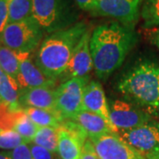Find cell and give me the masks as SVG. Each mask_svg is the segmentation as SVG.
Wrapping results in <instances>:
<instances>
[{
	"mask_svg": "<svg viewBox=\"0 0 159 159\" xmlns=\"http://www.w3.org/2000/svg\"><path fill=\"white\" fill-rule=\"evenodd\" d=\"M138 42L134 26L117 20L97 26L91 33L90 51L97 77L106 80L123 64Z\"/></svg>",
	"mask_w": 159,
	"mask_h": 159,
	"instance_id": "1",
	"label": "cell"
},
{
	"mask_svg": "<svg viewBox=\"0 0 159 159\" xmlns=\"http://www.w3.org/2000/svg\"><path fill=\"white\" fill-rule=\"evenodd\" d=\"M88 29L85 21H79L68 29L48 34L34 55L37 67L49 79L57 81L66 71L76 46Z\"/></svg>",
	"mask_w": 159,
	"mask_h": 159,
	"instance_id": "2",
	"label": "cell"
},
{
	"mask_svg": "<svg viewBox=\"0 0 159 159\" xmlns=\"http://www.w3.org/2000/svg\"><path fill=\"white\" fill-rule=\"evenodd\" d=\"M118 89L131 103L151 116L159 115V64L145 60L125 73Z\"/></svg>",
	"mask_w": 159,
	"mask_h": 159,
	"instance_id": "3",
	"label": "cell"
},
{
	"mask_svg": "<svg viewBox=\"0 0 159 159\" xmlns=\"http://www.w3.org/2000/svg\"><path fill=\"white\" fill-rule=\"evenodd\" d=\"M80 10L75 0H33L32 17L51 34L79 22Z\"/></svg>",
	"mask_w": 159,
	"mask_h": 159,
	"instance_id": "4",
	"label": "cell"
},
{
	"mask_svg": "<svg viewBox=\"0 0 159 159\" xmlns=\"http://www.w3.org/2000/svg\"><path fill=\"white\" fill-rule=\"evenodd\" d=\"M44 31L34 18L6 25L0 35V43L21 54H31L43 40Z\"/></svg>",
	"mask_w": 159,
	"mask_h": 159,
	"instance_id": "5",
	"label": "cell"
},
{
	"mask_svg": "<svg viewBox=\"0 0 159 159\" xmlns=\"http://www.w3.org/2000/svg\"><path fill=\"white\" fill-rule=\"evenodd\" d=\"M89 77L63 81L56 89V108L64 119H70L83 111V96Z\"/></svg>",
	"mask_w": 159,
	"mask_h": 159,
	"instance_id": "6",
	"label": "cell"
},
{
	"mask_svg": "<svg viewBox=\"0 0 159 159\" xmlns=\"http://www.w3.org/2000/svg\"><path fill=\"white\" fill-rule=\"evenodd\" d=\"M145 0H95L93 15L112 18L125 25L135 26Z\"/></svg>",
	"mask_w": 159,
	"mask_h": 159,
	"instance_id": "7",
	"label": "cell"
},
{
	"mask_svg": "<svg viewBox=\"0 0 159 159\" xmlns=\"http://www.w3.org/2000/svg\"><path fill=\"white\" fill-rule=\"evenodd\" d=\"M118 134L145 157L159 151V123L155 120L130 130L120 131Z\"/></svg>",
	"mask_w": 159,
	"mask_h": 159,
	"instance_id": "8",
	"label": "cell"
},
{
	"mask_svg": "<svg viewBox=\"0 0 159 159\" xmlns=\"http://www.w3.org/2000/svg\"><path fill=\"white\" fill-rule=\"evenodd\" d=\"M90 140L100 159H147L119 136L111 133Z\"/></svg>",
	"mask_w": 159,
	"mask_h": 159,
	"instance_id": "9",
	"label": "cell"
},
{
	"mask_svg": "<svg viewBox=\"0 0 159 159\" xmlns=\"http://www.w3.org/2000/svg\"><path fill=\"white\" fill-rule=\"evenodd\" d=\"M109 109L111 121L119 132L130 130L152 120L151 115L122 100L111 101Z\"/></svg>",
	"mask_w": 159,
	"mask_h": 159,
	"instance_id": "10",
	"label": "cell"
},
{
	"mask_svg": "<svg viewBox=\"0 0 159 159\" xmlns=\"http://www.w3.org/2000/svg\"><path fill=\"white\" fill-rule=\"evenodd\" d=\"M90 37L91 31L88 29L76 46L68 67L61 78L67 80L74 78L89 77V74L94 68L90 51Z\"/></svg>",
	"mask_w": 159,
	"mask_h": 159,
	"instance_id": "11",
	"label": "cell"
},
{
	"mask_svg": "<svg viewBox=\"0 0 159 159\" xmlns=\"http://www.w3.org/2000/svg\"><path fill=\"white\" fill-rule=\"evenodd\" d=\"M17 84L21 90L33 88H54L57 81L49 79L37 67L31 58V54H23L20 63Z\"/></svg>",
	"mask_w": 159,
	"mask_h": 159,
	"instance_id": "12",
	"label": "cell"
},
{
	"mask_svg": "<svg viewBox=\"0 0 159 159\" xmlns=\"http://www.w3.org/2000/svg\"><path fill=\"white\" fill-rule=\"evenodd\" d=\"M21 108H37L57 111L56 89L54 88H33L20 90Z\"/></svg>",
	"mask_w": 159,
	"mask_h": 159,
	"instance_id": "13",
	"label": "cell"
},
{
	"mask_svg": "<svg viewBox=\"0 0 159 159\" xmlns=\"http://www.w3.org/2000/svg\"><path fill=\"white\" fill-rule=\"evenodd\" d=\"M83 111H89L101 116L110 125L116 128L111 121L109 103L104 90L98 81L91 80L86 87L83 96Z\"/></svg>",
	"mask_w": 159,
	"mask_h": 159,
	"instance_id": "14",
	"label": "cell"
},
{
	"mask_svg": "<svg viewBox=\"0 0 159 159\" xmlns=\"http://www.w3.org/2000/svg\"><path fill=\"white\" fill-rule=\"evenodd\" d=\"M70 120H73L85 131L89 138L97 137L111 133L118 134L116 128L109 124L102 117L89 111H81L75 114Z\"/></svg>",
	"mask_w": 159,
	"mask_h": 159,
	"instance_id": "15",
	"label": "cell"
},
{
	"mask_svg": "<svg viewBox=\"0 0 159 159\" xmlns=\"http://www.w3.org/2000/svg\"><path fill=\"white\" fill-rule=\"evenodd\" d=\"M87 141V140H86ZM86 141L67 129L58 128L57 153L61 159H80Z\"/></svg>",
	"mask_w": 159,
	"mask_h": 159,
	"instance_id": "16",
	"label": "cell"
},
{
	"mask_svg": "<svg viewBox=\"0 0 159 159\" xmlns=\"http://www.w3.org/2000/svg\"><path fill=\"white\" fill-rule=\"evenodd\" d=\"M0 102L14 112L23 110L20 102V89L18 84L2 71L0 72Z\"/></svg>",
	"mask_w": 159,
	"mask_h": 159,
	"instance_id": "17",
	"label": "cell"
},
{
	"mask_svg": "<svg viewBox=\"0 0 159 159\" xmlns=\"http://www.w3.org/2000/svg\"><path fill=\"white\" fill-rule=\"evenodd\" d=\"M24 111L29 118L38 127H54L59 128L62 122L65 120L61 115L56 111H49L37 108L24 109Z\"/></svg>",
	"mask_w": 159,
	"mask_h": 159,
	"instance_id": "18",
	"label": "cell"
},
{
	"mask_svg": "<svg viewBox=\"0 0 159 159\" xmlns=\"http://www.w3.org/2000/svg\"><path fill=\"white\" fill-rule=\"evenodd\" d=\"M22 55L0 43V68L16 83Z\"/></svg>",
	"mask_w": 159,
	"mask_h": 159,
	"instance_id": "19",
	"label": "cell"
},
{
	"mask_svg": "<svg viewBox=\"0 0 159 159\" xmlns=\"http://www.w3.org/2000/svg\"><path fill=\"white\" fill-rule=\"evenodd\" d=\"M11 129L16 131L24 139L26 143H30L33 142L39 127L29 119L24 110H20L14 111L13 113V122Z\"/></svg>",
	"mask_w": 159,
	"mask_h": 159,
	"instance_id": "20",
	"label": "cell"
},
{
	"mask_svg": "<svg viewBox=\"0 0 159 159\" xmlns=\"http://www.w3.org/2000/svg\"><path fill=\"white\" fill-rule=\"evenodd\" d=\"M32 142L50 151L57 153L58 129L49 126L39 127Z\"/></svg>",
	"mask_w": 159,
	"mask_h": 159,
	"instance_id": "21",
	"label": "cell"
},
{
	"mask_svg": "<svg viewBox=\"0 0 159 159\" xmlns=\"http://www.w3.org/2000/svg\"><path fill=\"white\" fill-rule=\"evenodd\" d=\"M33 0H10L9 23L19 22L32 16Z\"/></svg>",
	"mask_w": 159,
	"mask_h": 159,
	"instance_id": "22",
	"label": "cell"
},
{
	"mask_svg": "<svg viewBox=\"0 0 159 159\" xmlns=\"http://www.w3.org/2000/svg\"><path fill=\"white\" fill-rule=\"evenodd\" d=\"M141 16L143 20L144 29L159 27V0H145L142 5Z\"/></svg>",
	"mask_w": 159,
	"mask_h": 159,
	"instance_id": "23",
	"label": "cell"
},
{
	"mask_svg": "<svg viewBox=\"0 0 159 159\" xmlns=\"http://www.w3.org/2000/svg\"><path fill=\"white\" fill-rule=\"evenodd\" d=\"M24 143L26 142L16 131L0 128V149L11 151Z\"/></svg>",
	"mask_w": 159,
	"mask_h": 159,
	"instance_id": "24",
	"label": "cell"
},
{
	"mask_svg": "<svg viewBox=\"0 0 159 159\" xmlns=\"http://www.w3.org/2000/svg\"><path fill=\"white\" fill-rule=\"evenodd\" d=\"M28 145L34 159H61L58 153L50 151L46 148L34 144L33 142L28 143Z\"/></svg>",
	"mask_w": 159,
	"mask_h": 159,
	"instance_id": "25",
	"label": "cell"
},
{
	"mask_svg": "<svg viewBox=\"0 0 159 159\" xmlns=\"http://www.w3.org/2000/svg\"><path fill=\"white\" fill-rule=\"evenodd\" d=\"M13 113L8 107L0 102V128L11 129L13 122Z\"/></svg>",
	"mask_w": 159,
	"mask_h": 159,
	"instance_id": "26",
	"label": "cell"
},
{
	"mask_svg": "<svg viewBox=\"0 0 159 159\" xmlns=\"http://www.w3.org/2000/svg\"><path fill=\"white\" fill-rule=\"evenodd\" d=\"M9 152L11 159H34L28 143H24Z\"/></svg>",
	"mask_w": 159,
	"mask_h": 159,
	"instance_id": "27",
	"label": "cell"
},
{
	"mask_svg": "<svg viewBox=\"0 0 159 159\" xmlns=\"http://www.w3.org/2000/svg\"><path fill=\"white\" fill-rule=\"evenodd\" d=\"M10 0H0V35L8 24Z\"/></svg>",
	"mask_w": 159,
	"mask_h": 159,
	"instance_id": "28",
	"label": "cell"
},
{
	"mask_svg": "<svg viewBox=\"0 0 159 159\" xmlns=\"http://www.w3.org/2000/svg\"><path fill=\"white\" fill-rule=\"evenodd\" d=\"M80 159H99L97 151L94 148V145L89 138L83 145L82 153Z\"/></svg>",
	"mask_w": 159,
	"mask_h": 159,
	"instance_id": "29",
	"label": "cell"
},
{
	"mask_svg": "<svg viewBox=\"0 0 159 159\" xmlns=\"http://www.w3.org/2000/svg\"><path fill=\"white\" fill-rule=\"evenodd\" d=\"M146 36L153 45L159 49V27L146 29Z\"/></svg>",
	"mask_w": 159,
	"mask_h": 159,
	"instance_id": "30",
	"label": "cell"
},
{
	"mask_svg": "<svg viewBox=\"0 0 159 159\" xmlns=\"http://www.w3.org/2000/svg\"><path fill=\"white\" fill-rule=\"evenodd\" d=\"M75 2H76L77 6H79V8L80 10L90 12L95 0H75Z\"/></svg>",
	"mask_w": 159,
	"mask_h": 159,
	"instance_id": "31",
	"label": "cell"
},
{
	"mask_svg": "<svg viewBox=\"0 0 159 159\" xmlns=\"http://www.w3.org/2000/svg\"><path fill=\"white\" fill-rule=\"evenodd\" d=\"M0 159H11L9 151H0Z\"/></svg>",
	"mask_w": 159,
	"mask_h": 159,
	"instance_id": "32",
	"label": "cell"
},
{
	"mask_svg": "<svg viewBox=\"0 0 159 159\" xmlns=\"http://www.w3.org/2000/svg\"><path fill=\"white\" fill-rule=\"evenodd\" d=\"M147 159H159V151H157V152H154V153H151L148 155L146 157Z\"/></svg>",
	"mask_w": 159,
	"mask_h": 159,
	"instance_id": "33",
	"label": "cell"
},
{
	"mask_svg": "<svg viewBox=\"0 0 159 159\" xmlns=\"http://www.w3.org/2000/svg\"><path fill=\"white\" fill-rule=\"evenodd\" d=\"M1 71H2V70H1V68H0V72H1Z\"/></svg>",
	"mask_w": 159,
	"mask_h": 159,
	"instance_id": "34",
	"label": "cell"
},
{
	"mask_svg": "<svg viewBox=\"0 0 159 159\" xmlns=\"http://www.w3.org/2000/svg\"><path fill=\"white\" fill-rule=\"evenodd\" d=\"M99 159H100V158H99Z\"/></svg>",
	"mask_w": 159,
	"mask_h": 159,
	"instance_id": "35",
	"label": "cell"
}]
</instances>
